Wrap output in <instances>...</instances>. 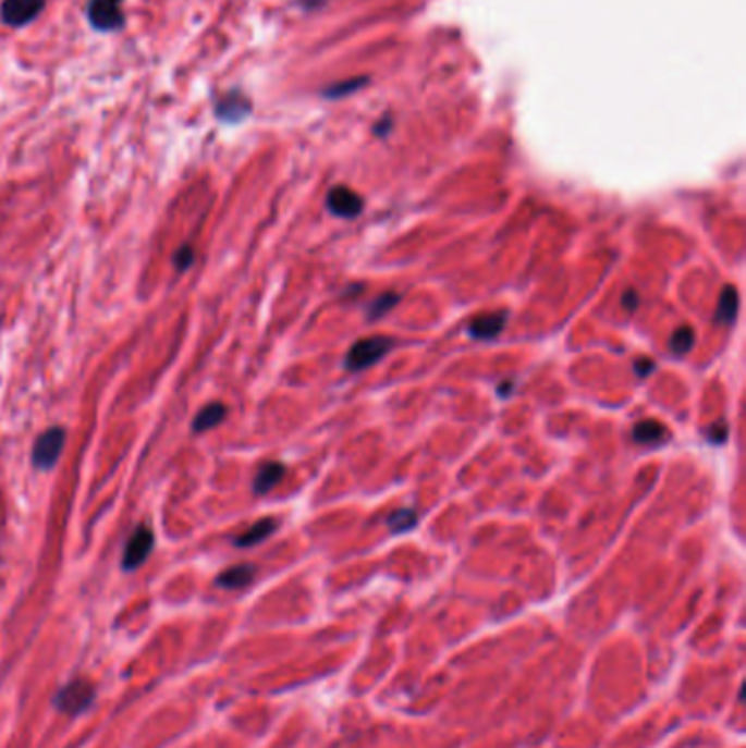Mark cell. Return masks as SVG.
<instances>
[{"instance_id":"cell-1","label":"cell","mask_w":746,"mask_h":748,"mask_svg":"<svg viewBox=\"0 0 746 748\" xmlns=\"http://www.w3.org/2000/svg\"><path fill=\"white\" fill-rule=\"evenodd\" d=\"M97 698V689L86 678H73L69 680L53 698V704L58 711L66 715H82L86 713Z\"/></svg>"},{"instance_id":"cell-2","label":"cell","mask_w":746,"mask_h":748,"mask_svg":"<svg viewBox=\"0 0 746 748\" xmlns=\"http://www.w3.org/2000/svg\"><path fill=\"white\" fill-rule=\"evenodd\" d=\"M125 0H88L86 21L99 34H119L125 29Z\"/></svg>"},{"instance_id":"cell-3","label":"cell","mask_w":746,"mask_h":748,"mask_svg":"<svg viewBox=\"0 0 746 748\" xmlns=\"http://www.w3.org/2000/svg\"><path fill=\"white\" fill-rule=\"evenodd\" d=\"M66 444V429L62 427H51L45 433L38 436L34 451H32V462L38 470H51L60 462Z\"/></svg>"},{"instance_id":"cell-4","label":"cell","mask_w":746,"mask_h":748,"mask_svg":"<svg viewBox=\"0 0 746 748\" xmlns=\"http://www.w3.org/2000/svg\"><path fill=\"white\" fill-rule=\"evenodd\" d=\"M47 8V0H3L0 23L10 29H25L36 23Z\"/></svg>"},{"instance_id":"cell-5","label":"cell","mask_w":746,"mask_h":748,"mask_svg":"<svg viewBox=\"0 0 746 748\" xmlns=\"http://www.w3.org/2000/svg\"><path fill=\"white\" fill-rule=\"evenodd\" d=\"M394 348V342L390 338H366L359 340L346 357L348 370H364L375 366L379 359H383Z\"/></svg>"},{"instance_id":"cell-6","label":"cell","mask_w":746,"mask_h":748,"mask_svg":"<svg viewBox=\"0 0 746 748\" xmlns=\"http://www.w3.org/2000/svg\"><path fill=\"white\" fill-rule=\"evenodd\" d=\"M154 532L149 526H138L132 537L125 543V552H123V561L121 567L123 572H136L138 567H143L154 550Z\"/></svg>"},{"instance_id":"cell-7","label":"cell","mask_w":746,"mask_h":748,"mask_svg":"<svg viewBox=\"0 0 746 748\" xmlns=\"http://www.w3.org/2000/svg\"><path fill=\"white\" fill-rule=\"evenodd\" d=\"M212 112H215V117H217L221 123L236 125V123H241V121H245L247 117H250L253 103H250V99H247L241 90H230V93H225L223 97H217V99H215Z\"/></svg>"},{"instance_id":"cell-8","label":"cell","mask_w":746,"mask_h":748,"mask_svg":"<svg viewBox=\"0 0 746 748\" xmlns=\"http://www.w3.org/2000/svg\"><path fill=\"white\" fill-rule=\"evenodd\" d=\"M327 204H329V210L338 217H344V219H353L357 217L362 210H364V199L346 188V186H335L329 197H327Z\"/></svg>"},{"instance_id":"cell-9","label":"cell","mask_w":746,"mask_h":748,"mask_svg":"<svg viewBox=\"0 0 746 748\" xmlns=\"http://www.w3.org/2000/svg\"><path fill=\"white\" fill-rule=\"evenodd\" d=\"M504 327H506V314L492 311V314L477 316L468 327V335L475 340H494L504 331Z\"/></svg>"},{"instance_id":"cell-10","label":"cell","mask_w":746,"mask_h":748,"mask_svg":"<svg viewBox=\"0 0 746 748\" xmlns=\"http://www.w3.org/2000/svg\"><path fill=\"white\" fill-rule=\"evenodd\" d=\"M255 576H257L255 565H234V567L221 572L217 576L215 585L221 589H228V591H239V589H245L247 585H253Z\"/></svg>"},{"instance_id":"cell-11","label":"cell","mask_w":746,"mask_h":748,"mask_svg":"<svg viewBox=\"0 0 746 748\" xmlns=\"http://www.w3.org/2000/svg\"><path fill=\"white\" fill-rule=\"evenodd\" d=\"M277 528H279V522H277V519H272V517L259 519L257 524H253L250 528H247L241 537L234 539V545L241 548V550H245V548H255V545L264 543L266 539H270V537L277 532Z\"/></svg>"},{"instance_id":"cell-12","label":"cell","mask_w":746,"mask_h":748,"mask_svg":"<svg viewBox=\"0 0 746 748\" xmlns=\"http://www.w3.org/2000/svg\"><path fill=\"white\" fill-rule=\"evenodd\" d=\"M225 416H228V407L223 403H208L197 412V416L191 422V429L193 433H206L219 427L225 420Z\"/></svg>"},{"instance_id":"cell-13","label":"cell","mask_w":746,"mask_h":748,"mask_svg":"<svg viewBox=\"0 0 746 748\" xmlns=\"http://www.w3.org/2000/svg\"><path fill=\"white\" fill-rule=\"evenodd\" d=\"M283 477H285V466L281 462L264 464L255 477V486H253L255 494H268Z\"/></svg>"},{"instance_id":"cell-14","label":"cell","mask_w":746,"mask_h":748,"mask_svg":"<svg viewBox=\"0 0 746 748\" xmlns=\"http://www.w3.org/2000/svg\"><path fill=\"white\" fill-rule=\"evenodd\" d=\"M633 438L639 444H661L668 440V429L657 420H641L633 427Z\"/></svg>"},{"instance_id":"cell-15","label":"cell","mask_w":746,"mask_h":748,"mask_svg":"<svg viewBox=\"0 0 746 748\" xmlns=\"http://www.w3.org/2000/svg\"><path fill=\"white\" fill-rule=\"evenodd\" d=\"M737 292L735 287L726 285L722 290V296H720V303H718V311H716V320L718 324H731L735 320V314H737Z\"/></svg>"},{"instance_id":"cell-16","label":"cell","mask_w":746,"mask_h":748,"mask_svg":"<svg viewBox=\"0 0 746 748\" xmlns=\"http://www.w3.org/2000/svg\"><path fill=\"white\" fill-rule=\"evenodd\" d=\"M694 346V331L689 327H678L674 333H672V340H670V351L676 355V357H683L692 351Z\"/></svg>"},{"instance_id":"cell-17","label":"cell","mask_w":746,"mask_h":748,"mask_svg":"<svg viewBox=\"0 0 746 748\" xmlns=\"http://www.w3.org/2000/svg\"><path fill=\"white\" fill-rule=\"evenodd\" d=\"M388 526L394 535H405L416 526V513L414 511H396L388 517Z\"/></svg>"},{"instance_id":"cell-18","label":"cell","mask_w":746,"mask_h":748,"mask_svg":"<svg viewBox=\"0 0 746 748\" xmlns=\"http://www.w3.org/2000/svg\"><path fill=\"white\" fill-rule=\"evenodd\" d=\"M193 261H195V249H193V245L184 243V245H180V247L175 249L173 266H175L178 272H186V270L193 266Z\"/></svg>"},{"instance_id":"cell-19","label":"cell","mask_w":746,"mask_h":748,"mask_svg":"<svg viewBox=\"0 0 746 748\" xmlns=\"http://www.w3.org/2000/svg\"><path fill=\"white\" fill-rule=\"evenodd\" d=\"M396 303H399V296H396V294H386V296H381L379 301H375V303L370 305L368 318H370V320H377V318L386 316Z\"/></svg>"},{"instance_id":"cell-20","label":"cell","mask_w":746,"mask_h":748,"mask_svg":"<svg viewBox=\"0 0 746 748\" xmlns=\"http://www.w3.org/2000/svg\"><path fill=\"white\" fill-rule=\"evenodd\" d=\"M709 440H711L713 444H722V442L726 440V427H724L722 422L713 425V427L709 429Z\"/></svg>"},{"instance_id":"cell-21","label":"cell","mask_w":746,"mask_h":748,"mask_svg":"<svg viewBox=\"0 0 746 748\" xmlns=\"http://www.w3.org/2000/svg\"><path fill=\"white\" fill-rule=\"evenodd\" d=\"M622 305L628 309V311H635L637 305H639V298H637V292L628 290L624 296H622Z\"/></svg>"},{"instance_id":"cell-22","label":"cell","mask_w":746,"mask_h":748,"mask_svg":"<svg viewBox=\"0 0 746 748\" xmlns=\"http://www.w3.org/2000/svg\"><path fill=\"white\" fill-rule=\"evenodd\" d=\"M652 370H655V361H650V359H641L635 364V372L639 377H648V375H652Z\"/></svg>"},{"instance_id":"cell-23","label":"cell","mask_w":746,"mask_h":748,"mask_svg":"<svg viewBox=\"0 0 746 748\" xmlns=\"http://www.w3.org/2000/svg\"><path fill=\"white\" fill-rule=\"evenodd\" d=\"M298 3H301L305 10H318L320 5H325V0H298Z\"/></svg>"}]
</instances>
